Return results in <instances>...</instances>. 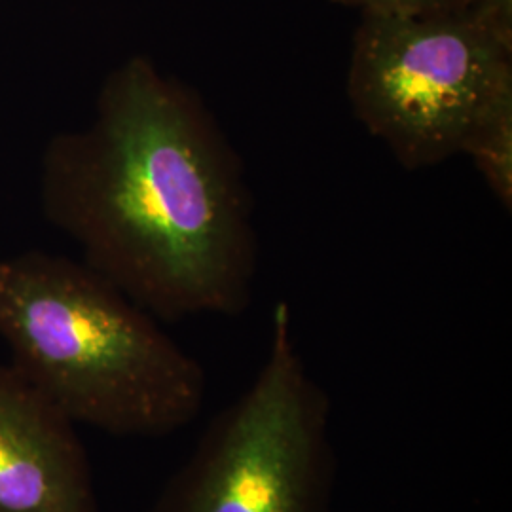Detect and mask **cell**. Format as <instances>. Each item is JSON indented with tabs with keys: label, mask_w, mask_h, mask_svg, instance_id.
I'll list each match as a JSON object with an SVG mask.
<instances>
[{
	"label": "cell",
	"mask_w": 512,
	"mask_h": 512,
	"mask_svg": "<svg viewBox=\"0 0 512 512\" xmlns=\"http://www.w3.org/2000/svg\"><path fill=\"white\" fill-rule=\"evenodd\" d=\"M40 202L82 262L156 319L236 317L251 304L243 162L202 95L148 55L107 74L88 126L48 141Z\"/></svg>",
	"instance_id": "1"
},
{
	"label": "cell",
	"mask_w": 512,
	"mask_h": 512,
	"mask_svg": "<svg viewBox=\"0 0 512 512\" xmlns=\"http://www.w3.org/2000/svg\"><path fill=\"white\" fill-rule=\"evenodd\" d=\"M0 336L57 410L114 437H169L205 403L200 361L82 260L0 258Z\"/></svg>",
	"instance_id": "2"
},
{
	"label": "cell",
	"mask_w": 512,
	"mask_h": 512,
	"mask_svg": "<svg viewBox=\"0 0 512 512\" xmlns=\"http://www.w3.org/2000/svg\"><path fill=\"white\" fill-rule=\"evenodd\" d=\"M336 469L329 395L279 302L255 380L207 425L150 512H330Z\"/></svg>",
	"instance_id": "3"
},
{
	"label": "cell",
	"mask_w": 512,
	"mask_h": 512,
	"mask_svg": "<svg viewBox=\"0 0 512 512\" xmlns=\"http://www.w3.org/2000/svg\"><path fill=\"white\" fill-rule=\"evenodd\" d=\"M511 80V44L456 8L361 14L346 90L366 131L418 171L461 154L478 114Z\"/></svg>",
	"instance_id": "4"
},
{
	"label": "cell",
	"mask_w": 512,
	"mask_h": 512,
	"mask_svg": "<svg viewBox=\"0 0 512 512\" xmlns=\"http://www.w3.org/2000/svg\"><path fill=\"white\" fill-rule=\"evenodd\" d=\"M0 512H101L73 421L14 365H0Z\"/></svg>",
	"instance_id": "5"
},
{
	"label": "cell",
	"mask_w": 512,
	"mask_h": 512,
	"mask_svg": "<svg viewBox=\"0 0 512 512\" xmlns=\"http://www.w3.org/2000/svg\"><path fill=\"white\" fill-rule=\"evenodd\" d=\"M461 154L469 156L495 200L512 209V80L503 84L469 129Z\"/></svg>",
	"instance_id": "6"
},
{
	"label": "cell",
	"mask_w": 512,
	"mask_h": 512,
	"mask_svg": "<svg viewBox=\"0 0 512 512\" xmlns=\"http://www.w3.org/2000/svg\"><path fill=\"white\" fill-rule=\"evenodd\" d=\"M361 14H429L467 8L471 0H334Z\"/></svg>",
	"instance_id": "7"
},
{
	"label": "cell",
	"mask_w": 512,
	"mask_h": 512,
	"mask_svg": "<svg viewBox=\"0 0 512 512\" xmlns=\"http://www.w3.org/2000/svg\"><path fill=\"white\" fill-rule=\"evenodd\" d=\"M467 8L497 37L512 46V0H471Z\"/></svg>",
	"instance_id": "8"
}]
</instances>
